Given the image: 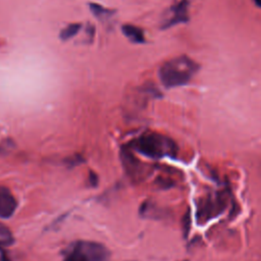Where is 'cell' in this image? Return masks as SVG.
<instances>
[{
	"label": "cell",
	"mask_w": 261,
	"mask_h": 261,
	"mask_svg": "<svg viewBox=\"0 0 261 261\" xmlns=\"http://www.w3.org/2000/svg\"><path fill=\"white\" fill-rule=\"evenodd\" d=\"M16 207L17 201L11 192L5 187H0V218L12 216Z\"/></svg>",
	"instance_id": "obj_4"
},
{
	"label": "cell",
	"mask_w": 261,
	"mask_h": 261,
	"mask_svg": "<svg viewBox=\"0 0 261 261\" xmlns=\"http://www.w3.org/2000/svg\"><path fill=\"white\" fill-rule=\"evenodd\" d=\"M90 8H91V11L94 15H96L97 17H100V18H104L105 16L107 15H110L111 14V11L96 4V3H91L90 4Z\"/></svg>",
	"instance_id": "obj_9"
},
{
	"label": "cell",
	"mask_w": 261,
	"mask_h": 261,
	"mask_svg": "<svg viewBox=\"0 0 261 261\" xmlns=\"http://www.w3.org/2000/svg\"><path fill=\"white\" fill-rule=\"evenodd\" d=\"M253 1H254V3H255L257 6L261 7V0H253Z\"/></svg>",
	"instance_id": "obj_10"
},
{
	"label": "cell",
	"mask_w": 261,
	"mask_h": 261,
	"mask_svg": "<svg viewBox=\"0 0 261 261\" xmlns=\"http://www.w3.org/2000/svg\"><path fill=\"white\" fill-rule=\"evenodd\" d=\"M172 15L170 18L167 20L165 27H170L175 23L181 22V21H187L188 19V12H187V4L186 2L179 3L177 6H175L172 9Z\"/></svg>",
	"instance_id": "obj_5"
},
{
	"label": "cell",
	"mask_w": 261,
	"mask_h": 261,
	"mask_svg": "<svg viewBox=\"0 0 261 261\" xmlns=\"http://www.w3.org/2000/svg\"><path fill=\"white\" fill-rule=\"evenodd\" d=\"M12 242L13 238L9 229L3 224H0V246H8Z\"/></svg>",
	"instance_id": "obj_8"
},
{
	"label": "cell",
	"mask_w": 261,
	"mask_h": 261,
	"mask_svg": "<svg viewBox=\"0 0 261 261\" xmlns=\"http://www.w3.org/2000/svg\"><path fill=\"white\" fill-rule=\"evenodd\" d=\"M82 25L81 23H71L68 24L67 27H65L61 32H60V39L62 40H68L70 38H72L73 36H75L79 31L81 30Z\"/></svg>",
	"instance_id": "obj_7"
},
{
	"label": "cell",
	"mask_w": 261,
	"mask_h": 261,
	"mask_svg": "<svg viewBox=\"0 0 261 261\" xmlns=\"http://www.w3.org/2000/svg\"><path fill=\"white\" fill-rule=\"evenodd\" d=\"M0 261H4V260H0Z\"/></svg>",
	"instance_id": "obj_11"
},
{
	"label": "cell",
	"mask_w": 261,
	"mask_h": 261,
	"mask_svg": "<svg viewBox=\"0 0 261 261\" xmlns=\"http://www.w3.org/2000/svg\"><path fill=\"white\" fill-rule=\"evenodd\" d=\"M121 31H122L123 35L134 43H139L140 44V43H143L145 41L144 33L138 27H135V25H132V24H124V25H122Z\"/></svg>",
	"instance_id": "obj_6"
},
{
	"label": "cell",
	"mask_w": 261,
	"mask_h": 261,
	"mask_svg": "<svg viewBox=\"0 0 261 261\" xmlns=\"http://www.w3.org/2000/svg\"><path fill=\"white\" fill-rule=\"evenodd\" d=\"M108 258L109 251L103 245L80 241L68 248L63 261H107Z\"/></svg>",
	"instance_id": "obj_3"
},
{
	"label": "cell",
	"mask_w": 261,
	"mask_h": 261,
	"mask_svg": "<svg viewBox=\"0 0 261 261\" xmlns=\"http://www.w3.org/2000/svg\"><path fill=\"white\" fill-rule=\"evenodd\" d=\"M198 68L196 61L186 55H180L165 61L160 66L158 74L165 88H175L188 84Z\"/></svg>",
	"instance_id": "obj_1"
},
{
	"label": "cell",
	"mask_w": 261,
	"mask_h": 261,
	"mask_svg": "<svg viewBox=\"0 0 261 261\" xmlns=\"http://www.w3.org/2000/svg\"><path fill=\"white\" fill-rule=\"evenodd\" d=\"M134 147L141 154L153 159L175 153L174 143L167 137L155 133L142 135L135 141Z\"/></svg>",
	"instance_id": "obj_2"
}]
</instances>
